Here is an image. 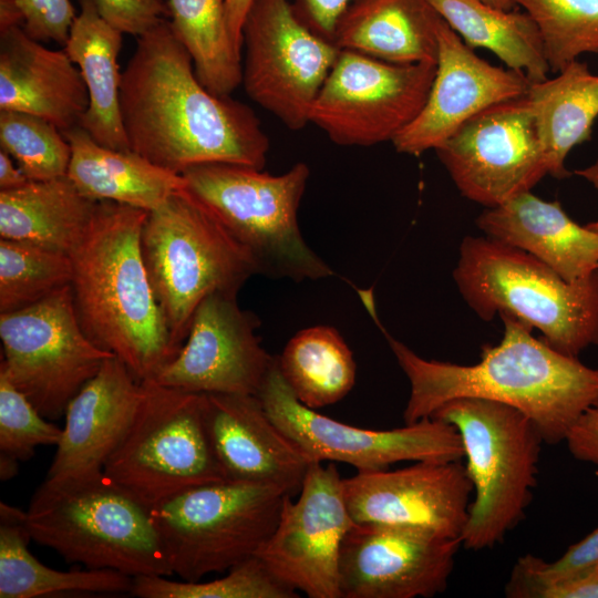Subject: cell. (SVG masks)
Returning <instances> with one entry per match:
<instances>
[{
	"label": "cell",
	"instance_id": "cell-1",
	"mask_svg": "<svg viewBox=\"0 0 598 598\" xmlns=\"http://www.w3.org/2000/svg\"><path fill=\"white\" fill-rule=\"evenodd\" d=\"M120 109L130 150L159 167H265L270 142L258 116L199 81L167 20L137 37L122 71Z\"/></svg>",
	"mask_w": 598,
	"mask_h": 598
},
{
	"label": "cell",
	"instance_id": "cell-2",
	"mask_svg": "<svg viewBox=\"0 0 598 598\" xmlns=\"http://www.w3.org/2000/svg\"><path fill=\"white\" fill-rule=\"evenodd\" d=\"M369 313L410 383L405 424L431 417L452 400L478 398L519 410L544 443L558 444L598 399V369L555 350L511 316L498 315L504 324L502 340L484 346L480 361L465 365L420 357L382 327L375 309Z\"/></svg>",
	"mask_w": 598,
	"mask_h": 598
},
{
	"label": "cell",
	"instance_id": "cell-3",
	"mask_svg": "<svg viewBox=\"0 0 598 598\" xmlns=\"http://www.w3.org/2000/svg\"><path fill=\"white\" fill-rule=\"evenodd\" d=\"M148 212L99 202L70 254L71 291L85 334L123 361L138 381L153 380L176 355L141 249Z\"/></svg>",
	"mask_w": 598,
	"mask_h": 598
},
{
	"label": "cell",
	"instance_id": "cell-4",
	"mask_svg": "<svg viewBox=\"0 0 598 598\" xmlns=\"http://www.w3.org/2000/svg\"><path fill=\"white\" fill-rule=\"evenodd\" d=\"M453 278L464 301L485 321L511 316L569 357L598 346V270L567 281L522 249L467 236Z\"/></svg>",
	"mask_w": 598,
	"mask_h": 598
},
{
	"label": "cell",
	"instance_id": "cell-5",
	"mask_svg": "<svg viewBox=\"0 0 598 598\" xmlns=\"http://www.w3.org/2000/svg\"><path fill=\"white\" fill-rule=\"evenodd\" d=\"M25 525L32 540L68 563L133 578L174 575L151 507L104 473L43 482L27 509Z\"/></svg>",
	"mask_w": 598,
	"mask_h": 598
},
{
	"label": "cell",
	"instance_id": "cell-6",
	"mask_svg": "<svg viewBox=\"0 0 598 598\" xmlns=\"http://www.w3.org/2000/svg\"><path fill=\"white\" fill-rule=\"evenodd\" d=\"M185 189L250 254L258 274L295 282L334 275L305 241L299 206L310 169L299 162L272 175L229 163H207L182 173Z\"/></svg>",
	"mask_w": 598,
	"mask_h": 598
},
{
	"label": "cell",
	"instance_id": "cell-7",
	"mask_svg": "<svg viewBox=\"0 0 598 598\" xmlns=\"http://www.w3.org/2000/svg\"><path fill=\"white\" fill-rule=\"evenodd\" d=\"M141 249L177 352L207 296L237 295L258 274L250 254L186 189L148 212Z\"/></svg>",
	"mask_w": 598,
	"mask_h": 598
},
{
	"label": "cell",
	"instance_id": "cell-8",
	"mask_svg": "<svg viewBox=\"0 0 598 598\" xmlns=\"http://www.w3.org/2000/svg\"><path fill=\"white\" fill-rule=\"evenodd\" d=\"M431 417L457 430L466 458L474 497L462 546L492 548L522 520L532 501L544 440L523 412L486 399L452 400Z\"/></svg>",
	"mask_w": 598,
	"mask_h": 598
},
{
	"label": "cell",
	"instance_id": "cell-9",
	"mask_svg": "<svg viewBox=\"0 0 598 598\" xmlns=\"http://www.w3.org/2000/svg\"><path fill=\"white\" fill-rule=\"evenodd\" d=\"M288 495L272 485L221 480L151 506L173 574L198 581L256 556L277 526Z\"/></svg>",
	"mask_w": 598,
	"mask_h": 598
},
{
	"label": "cell",
	"instance_id": "cell-10",
	"mask_svg": "<svg viewBox=\"0 0 598 598\" xmlns=\"http://www.w3.org/2000/svg\"><path fill=\"white\" fill-rule=\"evenodd\" d=\"M134 420L104 475L148 507L189 487L225 480L204 420L203 393L145 380Z\"/></svg>",
	"mask_w": 598,
	"mask_h": 598
},
{
	"label": "cell",
	"instance_id": "cell-11",
	"mask_svg": "<svg viewBox=\"0 0 598 598\" xmlns=\"http://www.w3.org/2000/svg\"><path fill=\"white\" fill-rule=\"evenodd\" d=\"M0 371L47 419L70 401L111 357L84 332L71 285L27 308L0 313Z\"/></svg>",
	"mask_w": 598,
	"mask_h": 598
},
{
	"label": "cell",
	"instance_id": "cell-12",
	"mask_svg": "<svg viewBox=\"0 0 598 598\" xmlns=\"http://www.w3.org/2000/svg\"><path fill=\"white\" fill-rule=\"evenodd\" d=\"M241 41L246 94L287 128L302 130L340 49L301 20L291 0H252Z\"/></svg>",
	"mask_w": 598,
	"mask_h": 598
},
{
	"label": "cell",
	"instance_id": "cell-13",
	"mask_svg": "<svg viewBox=\"0 0 598 598\" xmlns=\"http://www.w3.org/2000/svg\"><path fill=\"white\" fill-rule=\"evenodd\" d=\"M257 396L269 417L312 462L347 463L358 472H370L403 461L451 462L464 457L457 430L435 417L392 430H369L318 413L293 395L277 357Z\"/></svg>",
	"mask_w": 598,
	"mask_h": 598
},
{
	"label": "cell",
	"instance_id": "cell-14",
	"mask_svg": "<svg viewBox=\"0 0 598 598\" xmlns=\"http://www.w3.org/2000/svg\"><path fill=\"white\" fill-rule=\"evenodd\" d=\"M436 63L396 64L340 50L309 114V124L341 146L393 140L416 117Z\"/></svg>",
	"mask_w": 598,
	"mask_h": 598
},
{
	"label": "cell",
	"instance_id": "cell-15",
	"mask_svg": "<svg viewBox=\"0 0 598 598\" xmlns=\"http://www.w3.org/2000/svg\"><path fill=\"white\" fill-rule=\"evenodd\" d=\"M460 193L486 208L530 192L548 162L526 95L493 104L434 150Z\"/></svg>",
	"mask_w": 598,
	"mask_h": 598
},
{
	"label": "cell",
	"instance_id": "cell-16",
	"mask_svg": "<svg viewBox=\"0 0 598 598\" xmlns=\"http://www.w3.org/2000/svg\"><path fill=\"white\" fill-rule=\"evenodd\" d=\"M333 463L312 462L296 502L288 495L256 556L283 584L310 598H341L339 560L353 525Z\"/></svg>",
	"mask_w": 598,
	"mask_h": 598
},
{
	"label": "cell",
	"instance_id": "cell-17",
	"mask_svg": "<svg viewBox=\"0 0 598 598\" xmlns=\"http://www.w3.org/2000/svg\"><path fill=\"white\" fill-rule=\"evenodd\" d=\"M461 538L353 523L340 551L341 598H430L447 588Z\"/></svg>",
	"mask_w": 598,
	"mask_h": 598
},
{
	"label": "cell",
	"instance_id": "cell-18",
	"mask_svg": "<svg viewBox=\"0 0 598 598\" xmlns=\"http://www.w3.org/2000/svg\"><path fill=\"white\" fill-rule=\"evenodd\" d=\"M258 327L256 316L239 307L237 295L207 296L193 315L184 344L153 381L192 393L257 395L275 361L260 343Z\"/></svg>",
	"mask_w": 598,
	"mask_h": 598
},
{
	"label": "cell",
	"instance_id": "cell-19",
	"mask_svg": "<svg viewBox=\"0 0 598 598\" xmlns=\"http://www.w3.org/2000/svg\"><path fill=\"white\" fill-rule=\"evenodd\" d=\"M354 523L417 527L461 538L473 486L460 461H421L342 478Z\"/></svg>",
	"mask_w": 598,
	"mask_h": 598
},
{
	"label": "cell",
	"instance_id": "cell-20",
	"mask_svg": "<svg viewBox=\"0 0 598 598\" xmlns=\"http://www.w3.org/2000/svg\"><path fill=\"white\" fill-rule=\"evenodd\" d=\"M435 75L416 117L393 140L396 152L413 156L435 150L482 110L526 95L532 84L519 71L478 56L440 17Z\"/></svg>",
	"mask_w": 598,
	"mask_h": 598
},
{
	"label": "cell",
	"instance_id": "cell-21",
	"mask_svg": "<svg viewBox=\"0 0 598 598\" xmlns=\"http://www.w3.org/2000/svg\"><path fill=\"white\" fill-rule=\"evenodd\" d=\"M208 439L225 480L299 492L312 461L254 394L203 393Z\"/></svg>",
	"mask_w": 598,
	"mask_h": 598
},
{
	"label": "cell",
	"instance_id": "cell-22",
	"mask_svg": "<svg viewBox=\"0 0 598 598\" xmlns=\"http://www.w3.org/2000/svg\"><path fill=\"white\" fill-rule=\"evenodd\" d=\"M141 396V381L117 357L109 358L68 404L62 435L43 482L102 474L127 433Z\"/></svg>",
	"mask_w": 598,
	"mask_h": 598
},
{
	"label": "cell",
	"instance_id": "cell-23",
	"mask_svg": "<svg viewBox=\"0 0 598 598\" xmlns=\"http://www.w3.org/2000/svg\"><path fill=\"white\" fill-rule=\"evenodd\" d=\"M87 106L82 74L64 49L47 48L23 27L0 32V110L40 116L65 132L80 125Z\"/></svg>",
	"mask_w": 598,
	"mask_h": 598
},
{
	"label": "cell",
	"instance_id": "cell-24",
	"mask_svg": "<svg viewBox=\"0 0 598 598\" xmlns=\"http://www.w3.org/2000/svg\"><path fill=\"white\" fill-rule=\"evenodd\" d=\"M476 225L484 236L530 254L567 281L598 270V235L571 219L557 200L527 192L486 208Z\"/></svg>",
	"mask_w": 598,
	"mask_h": 598
},
{
	"label": "cell",
	"instance_id": "cell-25",
	"mask_svg": "<svg viewBox=\"0 0 598 598\" xmlns=\"http://www.w3.org/2000/svg\"><path fill=\"white\" fill-rule=\"evenodd\" d=\"M439 19L426 0H353L338 20L332 42L390 63H436Z\"/></svg>",
	"mask_w": 598,
	"mask_h": 598
},
{
	"label": "cell",
	"instance_id": "cell-26",
	"mask_svg": "<svg viewBox=\"0 0 598 598\" xmlns=\"http://www.w3.org/2000/svg\"><path fill=\"white\" fill-rule=\"evenodd\" d=\"M62 133L72 152L68 177L94 200L152 212L186 187L182 174L159 167L131 150L100 145L81 125Z\"/></svg>",
	"mask_w": 598,
	"mask_h": 598
},
{
	"label": "cell",
	"instance_id": "cell-27",
	"mask_svg": "<svg viewBox=\"0 0 598 598\" xmlns=\"http://www.w3.org/2000/svg\"><path fill=\"white\" fill-rule=\"evenodd\" d=\"M69 39L63 47L79 68L89 94L80 125L100 145L128 151L121 109L122 72L117 63L123 33L107 23L93 0H79Z\"/></svg>",
	"mask_w": 598,
	"mask_h": 598
},
{
	"label": "cell",
	"instance_id": "cell-28",
	"mask_svg": "<svg viewBox=\"0 0 598 598\" xmlns=\"http://www.w3.org/2000/svg\"><path fill=\"white\" fill-rule=\"evenodd\" d=\"M97 205L68 176L0 190V238L70 255L87 231Z\"/></svg>",
	"mask_w": 598,
	"mask_h": 598
},
{
	"label": "cell",
	"instance_id": "cell-29",
	"mask_svg": "<svg viewBox=\"0 0 598 598\" xmlns=\"http://www.w3.org/2000/svg\"><path fill=\"white\" fill-rule=\"evenodd\" d=\"M27 511L0 503V598L131 594L133 577L113 569L58 570L28 549Z\"/></svg>",
	"mask_w": 598,
	"mask_h": 598
},
{
	"label": "cell",
	"instance_id": "cell-30",
	"mask_svg": "<svg viewBox=\"0 0 598 598\" xmlns=\"http://www.w3.org/2000/svg\"><path fill=\"white\" fill-rule=\"evenodd\" d=\"M526 96L546 153L548 175L569 177L566 158L575 146L590 140L598 117V74L576 60L555 78L532 83Z\"/></svg>",
	"mask_w": 598,
	"mask_h": 598
},
{
	"label": "cell",
	"instance_id": "cell-31",
	"mask_svg": "<svg viewBox=\"0 0 598 598\" xmlns=\"http://www.w3.org/2000/svg\"><path fill=\"white\" fill-rule=\"evenodd\" d=\"M426 1L472 49L491 51L532 83L548 78L550 69L540 34L526 12L502 10L483 0Z\"/></svg>",
	"mask_w": 598,
	"mask_h": 598
},
{
	"label": "cell",
	"instance_id": "cell-32",
	"mask_svg": "<svg viewBox=\"0 0 598 598\" xmlns=\"http://www.w3.org/2000/svg\"><path fill=\"white\" fill-rule=\"evenodd\" d=\"M277 364L298 401L313 410L341 401L355 383L353 353L330 326L297 332L277 357Z\"/></svg>",
	"mask_w": 598,
	"mask_h": 598
},
{
	"label": "cell",
	"instance_id": "cell-33",
	"mask_svg": "<svg viewBox=\"0 0 598 598\" xmlns=\"http://www.w3.org/2000/svg\"><path fill=\"white\" fill-rule=\"evenodd\" d=\"M169 25L189 53L199 81L217 95L241 85V49L235 43L225 0H168Z\"/></svg>",
	"mask_w": 598,
	"mask_h": 598
},
{
	"label": "cell",
	"instance_id": "cell-34",
	"mask_svg": "<svg viewBox=\"0 0 598 598\" xmlns=\"http://www.w3.org/2000/svg\"><path fill=\"white\" fill-rule=\"evenodd\" d=\"M71 256L0 238V313L34 305L71 285Z\"/></svg>",
	"mask_w": 598,
	"mask_h": 598
},
{
	"label": "cell",
	"instance_id": "cell-35",
	"mask_svg": "<svg viewBox=\"0 0 598 598\" xmlns=\"http://www.w3.org/2000/svg\"><path fill=\"white\" fill-rule=\"evenodd\" d=\"M536 24L550 72L598 54V0H513Z\"/></svg>",
	"mask_w": 598,
	"mask_h": 598
},
{
	"label": "cell",
	"instance_id": "cell-36",
	"mask_svg": "<svg viewBox=\"0 0 598 598\" xmlns=\"http://www.w3.org/2000/svg\"><path fill=\"white\" fill-rule=\"evenodd\" d=\"M131 595L141 598H297L295 589L279 580L252 556L209 581H176L166 576L133 578Z\"/></svg>",
	"mask_w": 598,
	"mask_h": 598
},
{
	"label": "cell",
	"instance_id": "cell-37",
	"mask_svg": "<svg viewBox=\"0 0 598 598\" xmlns=\"http://www.w3.org/2000/svg\"><path fill=\"white\" fill-rule=\"evenodd\" d=\"M0 150L30 181L68 176L71 146L50 121L25 112L0 110Z\"/></svg>",
	"mask_w": 598,
	"mask_h": 598
},
{
	"label": "cell",
	"instance_id": "cell-38",
	"mask_svg": "<svg viewBox=\"0 0 598 598\" xmlns=\"http://www.w3.org/2000/svg\"><path fill=\"white\" fill-rule=\"evenodd\" d=\"M61 435L62 427L44 417L0 371V453L27 461L38 446H56Z\"/></svg>",
	"mask_w": 598,
	"mask_h": 598
},
{
	"label": "cell",
	"instance_id": "cell-39",
	"mask_svg": "<svg viewBox=\"0 0 598 598\" xmlns=\"http://www.w3.org/2000/svg\"><path fill=\"white\" fill-rule=\"evenodd\" d=\"M598 566V527L579 542L569 546L554 561H546L534 555L517 559L509 578L548 581L574 577Z\"/></svg>",
	"mask_w": 598,
	"mask_h": 598
},
{
	"label": "cell",
	"instance_id": "cell-40",
	"mask_svg": "<svg viewBox=\"0 0 598 598\" xmlns=\"http://www.w3.org/2000/svg\"><path fill=\"white\" fill-rule=\"evenodd\" d=\"M24 31L40 42L65 45L76 17L71 0H18Z\"/></svg>",
	"mask_w": 598,
	"mask_h": 598
},
{
	"label": "cell",
	"instance_id": "cell-41",
	"mask_svg": "<svg viewBox=\"0 0 598 598\" xmlns=\"http://www.w3.org/2000/svg\"><path fill=\"white\" fill-rule=\"evenodd\" d=\"M101 17L123 34L140 37L169 17L164 0H93Z\"/></svg>",
	"mask_w": 598,
	"mask_h": 598
},
{
	"label": "cell",
	"instance_id": "cell-42",
	"mask_svg": "<svg viewBox=\"0 0 598 598\" xmlns=\"http://www.w3.org/2000/svg\"><path fill=\"white\" fill-rule=\"evenodd\" d=\"M505 595L509 598H598V566L574 577L548 581L509 578Z\"/></svg>",
	"mask_w": 598,
	"mask_h": 598
},
{
	"label": "cell",
	"instance_id": "cell-43",
	"mask_svg": "<svg viewBox=\"0 0 598 598\" xmlns=\"http://www.w3.org/2000/svg\"><path fill=\"white\" fill-rule=\"evenodd\" d=\"M564 442L574 458L598 467V399L573 423Z\"/></svg>",
	"mask_w": 598,
	"mask_h": 598
},
{
	"label": "cell",
	"instance_id": "cell-44",
	"mask_svg": "<svg viewBox=\"0 0 598 598\" xmlns=\"http://www.w3.org/2000/svg\"><path fill=\"white\" fill-rule=\"evenodd\" d=\"M353 0H291L300 19L317 34L332 41L338 20Z\"/></svg>",
	"mask_w": 598,
	"mask_h": 598
},
{
	"label": "cell",
	"instance_id": "cell-45",
	"mask_svg": "<svg viewBox=\"0 0 598 598\" xmlns=\"http://www.w3.org/2000/svg\"><path fill=\"white\" fill-rule=\"evenodd\" d=\"M30 179L14 159L0 150V190H13L27 185Z\"/></svg>",
	"mask_w": 598,
	"mask_h": 598
},
{
	"label": "cell",
	"instance_id": "cell-46",
	"mask_svg": "<svg viewBox=\"0 0 598 598\" xmlns=\"http://www.w3.org/2000/svg\"><path fill=\"white\" fill-rule=\"evenodd\" d=\"M227 20L235 43L241 49V29L252 0H225Z\"/></svg>",
	"mask_w": 598,
	"mask_h": 598
},
{
	"label": "cell",
	"instance_id": "cell-47",
	"mask_svg": "<svg viewBox=\"0 0 598 598\" xmlns=\"http://www.w3.org/2000/svg\"><path fill=\"white\" fill-rule=\"evenodd\" d=\"M24 18L18 0H0V32L23 27Z\"/></svg>",
	"mask_w": 598,
	"mask_h": 598
},
{
	"label": "cell",
	"instance_id": "cell-48",
	"mask_svg": "<svg viewBox=\"0 0 598 598\" xmlns=\"http://www.w3.org/2000/svg\"><path fill=\"white\" fill-rule=\"evenodd\" d=\"M574 173L585 178L598 190V159L595 161L591 165L581 169H577ZM586 226L598 235V220L589 223Z\"/></svg>",
	"mask_w": 598,
	"mask_h": 598
},
{
	"label": "cell",
	"instance_id": "cell-49",
	"mask_svg": "<svg viewBox=\"0 0 598 598\" xmlns=\"http://www.w3.org/2000/svg\"><path fill=\"white\" fill-rule=\"evenodd\" d=\"M19 460L16 457L0 453V478L2 481H8L13 478L19 470Z\"/></svg>",
	"mask_w": 598,
	"mask_h": 598
},
{
	"label": "cell",
	"instance_id": "cell-50",
	"mask_svg": "<svg viewBox=\"0 0 598 598\" xmlns=\"http://www.w3.org/2000/svg\"><path fill=\"white\" fill-rule=\"evenodd\" d=\"M484 2L506 11L515 10L516 4L513 0H483Z\"/></svg>",
	"mask_w": 598,
	"mask_h": 598
}]
</instances>
